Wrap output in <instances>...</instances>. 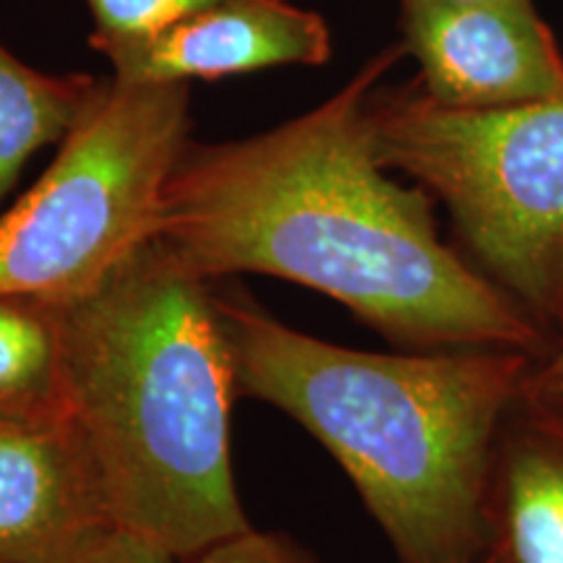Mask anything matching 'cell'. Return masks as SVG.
I'll use <instances>...</instances> for the list:
<instances>
[{
    "mask_svg": "<svg viewBox=\"0 0 563 563\" xmlns=\"http://www.w3.org/2000/svg\"><path fill=\"white\" fill-rule=\"evenodd\" d=\"M405 53L386 47L319 108L258 136L188 141L152 241L203 282L266 274L311 287L405 350L540 355L545 329L441 241L433 196L378 159L371 97Z\"/></svg>",
    "mask_w": 563,
    "mask_h": 563,
    "instance_id": "obj_1",
    "label": "cell"
},
{
    "mask_svg": "<svg viewBox=\"0 0 563 563\" xmlns=\"http://www.w3.org/2000/svg\"><path fill=\"white\" fill-rule=\"evenodd\" d=\"M55 302L66 420L112 525L175 561L251 530L230 460L235 365L207 282L146 241Z\"/></svg>",
    "mask_w": 563,
    "mask_h": 563,
    "instance_id": "obj_2",
    "label": "cell"
},
{
    "mask_svg": "<svg viewBox=\"0 0 563 563\" xmlns=\"http://www.w3.org/2000/svg\"><path fill=\"white\" fill-rule=\"evenodd\" d=\"M238 391L298 420L361 493L399 563H475L490 548L498 431L532 355L363 352L214 295Z\"/></svg>",
    "mask_w": 563,
    "mask_h": 563,
    "instance_id": "obj_3",
    "label": "cell"
},
{
    "mask_svg": "<svg viewBox=\"0 0 563 563\" xmlns=\"http://www.w3.org/2000/svg\"><path fill=\"white\" fill-rule=\"evenodd\" d=\"M376 154L446 207L464 256L545 329L563 323V97L462 110L371 97Z\"/></svg>",
    "mask_w": 563,
    "mask_h": 563,
    "instance_id": "obj_4",
    "label": "cell"
},
{
    "mask_svg": "<svg viewBox=\"0 0 563 563\" xmlns=\"http://www.w3.org/2000/svg\"><path fill=\"white\" fill-rule=\"evenodd\" d=\"M188 102L186 81H100L53 165L0 214V295L70 298L152 241Z\"/></svg>",
    "mask_w": 563,
    "mask_h": 563,
    "instance_id": "obj_5",
    "label": "cell"
},
{
    "mask_svg": "<svg viewBox=\"0 0 563 563\" xmlns=\"http://www.w3.org/2000/svg\"><path fill=\"white\" fill-rule=\"evenodd\" d=\"M418 87L446 108L561 100L563 55L532 0H402Z\"/></svg>",
    "mask_w": 563,
    "mask_h": 563,
    "instance_id": "obj_6",
    "label": "cell"
},
{
    "mask_svg": "<svg viewBox=\"0 0 563 563\" xmlns=\"http://www.w3.org/2000/svg\"><path fill=\"white\" fill-rule=\"evenodd\" d=\"M112 76L133 84L222 79L274 66H323L332 32L287 0H224L150 37L91 42Z\"/></svg>",
    "mask_w": 563,
    "mask_h": 563,
    "instance_id": "obj_7",
    "label": "cell"
},
{
    "mask_svg": "<svg viewBox=\"0 0 563 563\" xmlns=\"http://www.w3.org/2000/svg\"><path fill=\"white\" fill-rule=\"evenodd\" d=\"M115 530L68 420L0 426V563H70Z\"/></svg>",
    "mask_w": 563,
    "mask_h": 563,
    "instance_id": "obj_8",
    "label": "cell"
},
{
    "mask_svg": "<svg viewBox=\"0 0 563 563\" xmlns=\"http://www.w3.org/2000/svg\"><path fill=\"white\" fill-rule=\"evenodd\" d=\"M488 530L501 563H563V418L522 394L493 452Z\"/></svg>",
    "mask_w": 563,
    "mask_h": 563,
    "instance_id": "obj_9",
    "label": "cell"
},
{
    "mask_svg": "<svg viewBox=\"0 0 563 563\" xmlns=\"http://www.w3.org/2000/svg\"><path fill=\"white\" fill-rule=\"evenodd\" d=\"M66 418L58 302L0 295V426H53Z\"/></svg>",
    "mask_w": 563,
    "mask_h": 563,
    "instance_id": "obj_10",
    "label": "cell"
},
{
    "mask_svg": "<svg viewBox=\"0 0 563 563\" xmlns=\"http://www.w3.org/2000/svg\"><path fill=\"white\" fill-rule=\"evenodd\" d=\"M100 81L87 74H42L0 45V207L32 154L68 136Z\"/></svg>",
    "mask_w": 563,
    "mask_h": 563,
    "instance_id": "obj_11",
    "label": "cell"
},
{
    "mask_svg": "<svg viewBox=\"0 0 563 563\" xmlns=\"http://www.w3.org/2000/svg\"><path fill=\"white\" fill-rule=\"evenodd\" d=\"M217 3L224 0H87L95 16V34L89 42L150 37Z\"/></svg>",
    "mask_w": 563,
    "mask_h": 563,
    "instance_id": "obj_12",
    "label": "cell"
},
{
    "mask_svg": "<svg viewBox=\"0 0 563 563\" xmlns=\"http://www.w3.org/2000/svg\"><path fill=\"white\" fill-rule=\"evenodd\" d=\"M186 563H319L311 553H306L292 540L274 532L245 530L235 538L207 548Z\"/></svg>",
    "mask_w": 563,
    "mask_h": 563,
    "instance_id": "obj_13",
    "label": "cell"
},
{
    "mask_svg": "<svg viewBox=\"0 0 563 563\" xmlns=\"http://www.w3.org/2000/svg\"><path fill=\"white\" fill-rule=\"evenodd\" d=\"M519 394L563 418V323L551 334L545 350L530 361Z\"/></svg>",
    "mask_w": 563,
    "mask_h": 563,
    "instance_id": "obj_14",
    "label": "cell"
},
{
    "mask_svg": "<svg viewBox=\"0 0 563 563\" xmlns=\"http://www.w3.org/2000/svg\"><path fill=\"white\" fill-rule=\"evenodd\" d=\"M70 563H175V559L150 540L115 527Z\"/></svg>",
    "mask_w": 563,
    "mask_h": 563,
    "instance_id": "obj_15",
    "label": "cell"
},
{
    "mask_svg": "<svg viewBox=\"0 0 563 563\" xmlns=\"http://www.w3.org/2000/svg\"><path fill=\"white\" fill-rule=\"evenodd\" d=\"M475 563H501V561H498V555H496V553L488 551L485 555H481V559H477Z\"/></svg>",
    "mask_w": 563,
    "mask_h": 563,
    "instance_id": "obj_16",
    "label": "cell"
}]
</instances>
